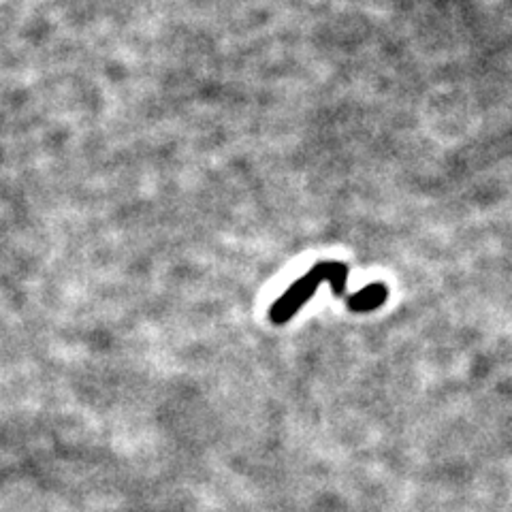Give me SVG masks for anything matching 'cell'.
Wrapping results in <instances>:
<instances>
[{
    "instance_id": "6da1fadb",
    "label": "cell",
    "mask_w": 512,
    "mask_h": 512,
    "mask_svg": "<svg viewBox=\"0 0 512 512\" xmlns=\"http://www.w3.org/2000/svg\"><path fill=\"white\" fill-rule=\"evenodd\" d=\"M329 282L333 293L338 297L346 295V282H348V267L338 261H327V263H318L314 269H310L306 276L299 278L295 284L286 288V293L274 301V306L269 310V320L274 325H284L291 320L299 308L306 303L308 299L314 297L316 288Z\"/></svg>"
},
{
    "instance_id": "7a4b0ae2",
    "label": "cell",
    "mask_w": 512,
    "mask_h": 512,
    "mask_svg": "<svg viewBox=\"0 0 512 512\" xmlns=\"http://www.w3.org/2000/svg\"><path fill=\"white\" fill-rule=\"evenodd\" d=\"M389 297V288L384 284H370L365 286L363 291L350 295L348 297V308L352 312H372L380 308L384 301Z\"/></svg>"
}]
</instances>
